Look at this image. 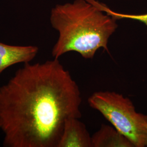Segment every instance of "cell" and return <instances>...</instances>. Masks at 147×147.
<instances>
[{
	"label": "cell",
	"mask_w": 147,
	"mask_h": 147,
	"mask_svg": "<svg viewBox=\"0 0 147 147\" xmlns=\"http://www.w3.org/2000/svg\"><path fill=\"white\" fill-rule=\"evenodd\" d=\"M76 82L58 59L25 63L0 87V130L6 147H57L65 121L80 118Z\"/></svg>",
	"instance_id": "6da1fadb"
},
{
	"label": "cell",
	"mask_w": 147,
	"mask_h": 147,
	"mask_svg": "<svg viewBox=\"0 0 147 147\" xmlns=\"http://www.w3.org/2000/svg\"><path fill=\"white\" fill-rule=\"evenodd\" d=\"M50 21L58 33L51 52L57 59L71 51L85 59H93L101 48L109 53V40L118 26L116 19L87 0L56 5Z\"/></svg>",
	"instance_id": "7a4b0ae2"
},
{
	"label": "cell",
	"mask_w": 147,
	"mask_h": 147,
	"mask_svg": "<svg viewBox=\"0 0 147 147\" xmlns=\"http://www.w3.org/2000/svg\"><path fill=\"white\" fill-rule=\"evenodd\" d=\"M88 103L126 137L134 147H147V115L137 112L129 98L116 92L99 91L89 96Z\"/></svg>",
	"instance_id": "3957f363"
},
{
	"label": "cell",
	"mask_w": 147,
	"mask_h": 147,
	"mask_svg": "<svg viewBox=\"0 0 147 147\" xmlns=\"http://www.w3.org/2000/svg\"><path fill=\"white\" fill-rule=\"evenodd\" d=\"M78 118L67 119L57 147H92L91 136Z\"/></svg>",
	"instance_id": "277c9868"
},
{
	"label": "cell",
	"mask_w": 147,
	"mask_h": 147,
	"mask_svg": "<svg viewBox=\"0 0 147 147\" xmlns=\"http://www.w3.org/2000/svg\"><path fill=\"white\" fill-rule=\"evenodd\" d=\"M38 51L39 48L34 45H11L0 42V74L14 64L30 63Z\"/></svg>",
	"instance_id": "5b68a950"
},
{
	"label": "cell",
	"mask_w": 147,
	"mask_h": 147,
	"mask_svg": "<svg viewBox=\"0 0 147 147\" xmlns=\"http://www.w3.org/2000/svg\"><path fill=\"white\" fill-rule=\"evenodd\" d=\"M91 142L92 147H134L115 127L105 124L91 136Z\"/></svg>",
	"instance_id": "8992f818"
},
{
	"label": "cell",
	"mask_w": 147,
	"mask_h": 147,
	"mask_svg": "<svg viewBox=\"0 0 147 147\" xmlns=\"http://www.w3.org/2000/svg\"><path fill=\"white\" fill-rule=\"evenodd\" d=\"M90 3L95 5L97 8L107 14L112 16L117 20L121 19H130L141 22L147 27V14H130L119 13L112 10L105 3H102L98 0H87Z\"/></svg>",
	"instance_id": "52a82bcc"
}]
</instances>
